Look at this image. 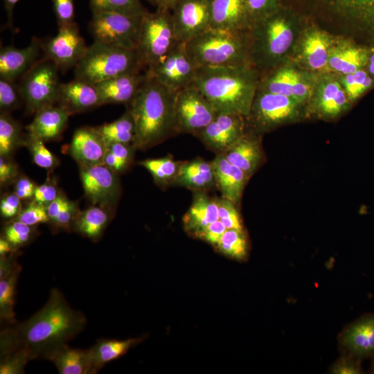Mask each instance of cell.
<instances>
[{
    "label": "cell",
    "mask_w": 374,
    "mask_h": 374,
    "mask_svg": "<svg viewBox=\"0 0 374 374\" xmlns=\"http://www.w3.org/2000/svg\"><path fill=\"white\" fill-rule=\"evenodd\" d=\"M175 93L148 75L128 104L127 111L134 125L132 145L135 149H148L175 134Z\"/></svg>",
    "instance_id": "3957f363"
},
{
    "label": "cell",
    "mask_w": 374,
    "mask_h": 374,
    "mask_svg": "<svg viewBox=\"0 0 374 374\" xmlns=\"http://www.w3.org/2000/svg\"><path fill=\"white\" fill-rule=\"evenodd\" d=\"M108 144L97 127L76 130L70 145L71 154L80 166L104 164Z\"/></svg>",
    "instance_id": "e0dca14e"
},
{
    "label": "cell",
    "mask_w": 374,
    "mask_h": 374,
    "mask_svg": "<svg viewBox=\"0 0 374 374\" xmlns=\"http://www.w3.org/2000/svg\"><path fill=\"white\" fill-rule=\"evenodd\" d=\"M29 361L28 357L21 352L0 357V374H23Z\"/></svg>",
    "instance_id": "681fc988"
},
{
    "label": "cell",
    "mask_w": 374,
    "mask_h": 374,
    "mask_svg": "<svg viewBox=\"0 0 374 374\" xmlns=\"http://www.w3.org/2000/svg\"><path fill=\"white\" fill-rule=\"evenodd\" d=\"M18 170L17 165L10 159L0 156V183L1 186L17 180Z\"/></svg>",
    "instance_id": "11a10c76"
},
{
    "label": "cell",
    "mask_w": 374,
    "mask_h": 374,
    "mask_svg": "<svg viewBox=\"0 0 374 374\" xmlns=\"http://www.w3.org/2000/svg\"><path fill=\"white\" fill-rule=\"evenodd\" d=\"M141 339L125 340L101 339L90 350L93 372L97 373L105 364L124 355L141 341Z\"/></svg>",
    "instance_id": "1f68e13d"
},
{
    "label": "cell",
    "mask_w": 374,
    "mask_h": 374,
    "mask_svg": "<svg viewBox=\"0 0 374 374\" xmlns=\"http://www.w3.org/2000/svg\"><path fill=\"white\" fill-rule=\"evenodd\" d=\"M215 247L223 254L237 260L247 256V243L243 231L226 229Z\"/></svg>",
    "instance_id": "ab89813d"
},
{
    "label": "cell",
    "mask_w": 374,
    "mask_h": 374,
    "mask_svg": "<svg viewBox=\"0 0 374 374\" xmlns=\"http://www.w3.org/2000/svg\"><path fill=\"white\" fill-rule=\"evenodd\" d=\"M197 68L186 53L185 44L179 42L146 73L170 90L177 92L193 84Z\"/></svg>",
    "instance_id": "7c38bea8"
},
{
    "label": "cell",
    "mask_w": 374,
    "mask_h": 374,
    "mask_svg": "<svg viewBox=\"0 0 374 374\" xmlns=\"http://www.w3.org/2000/svg\"><path fill=\"white\" fill-rule=\"evenodd\" d=\"M170 12L179 42L186 43L211 28V0H178Z\"/></svg>",
    "instance_id": "5bb4252c"
},
{
    "label": "cell",
    "mask_w": 374,
    "mask_h": 374,
    "mask_svg": "<svg viewBox=\"0 0 374 374\" xmlns=\"http://www.w3.org/2000/svg\"><path fill=\"white\" fill-rule=\"evenodd\" d=\"M59 194L54 182L48 180L44 184L37 186L31 201L47 206Z\"/></svg>",
    "instance_id": "816d5d0a"
},
{
    "label": "cell",
    "mask_w": 374,
    "mask_h": 374,
    "mask_svg": "<svg viewBox=\"0 0 374 374\" xmlns=\"http://www.w3.org/2000/svg\"><path fill=\"white\" fill-rule=\"evenodd\" d=\"M343 84L348 99L354 101L374 86V79L364 68L345 75Z\"/></svg>",
    "instance_id": "7bdbcfd3"
},
{
    "label": "cell",
    "mask_w": 374,
    "mask_h": 374,
    "mask_svg": "<svg viewBox=\"0 0 374 374\" xmlns=\"http://www.w3.org/2000/svg\"><path fill=\"white\" fill-rule=\"evenodd\" d=\"M259 70L251 64L199 66L193 82L217 113L248 116L260 84Z\"/></svg>",
    "instance_id": "7a4b0ae2"
},
{
    "label": "cell",
    "mask_w": 374,
    "mask_h": 374,
    "mask_svg": "<svg viewBox=\"0 0 374 374\" xmlns=\"http://www.w3.org/2000/svg\"><path fill=\"white\" fill-rule=\"evenodd\" d=\"M341 344L353 355L366 357L374 353V316L364 317L345 330Z\"/></svg>",
    "instance_id": "83f0119b"
},
{
    "label": "cell",
    "mask_w": 374,
    "mask_h": 374,
    "mask_svg": "<svg viewBox=\"0 0 374 374\" xmlns=\"http://www.w3.org/2000/svg\"><path fill=\"white\" fill-rule=\"evenodd\" d=\"M311 8L374 44V0H307Z\"/></svg>",
    "instance_id": "ba28073f"
},
{
    "label": "cell",
    "mask_w": 374,
    "mask_h": 374,
    "mask_svg": "<svg viewBox=\"0 0 374 374\" xmlns=\"http://www.w3.org/2000/svg\"><path fill=\"white\" fill-rule=\"evenodd\" d=\"M348 98L341 84L335 80L324 81L319 89L317 107L321 114L326 117L336 116L348 105Z\"/></svg>",
    "instance_id": "d6a6232c"
},
{
    "label": "cell",
    "mask_w": 374,
    "mask_h": 374,
    "mask_svg": "<svg viewBox=\"0 0 374 374\" xmlns=\"http://www.w3.org/2000/svg\"><path fill=\"white\" fill-rule=\"evenodd\" d=\"M178 0H159L157 8H162L171 10Z\"/></svg>",
    "instance_id": "03108f58"
},
{
    "label": "cell",
    "mask_w": 374,
    "mask_h": 374,
    "mask_svg": "<svg viewBox=\"0 0 374 374\" xmlns=\"http://www.w3.org/2000/svg\"><path fill=\"white\" fill-rule=\"evenodd\" d=\"M245 117L236 114L217 113L215 118L194 135L216 154H222L246 132Z\"/></svg>",
    "instance_id": "9a60e30c"
},
{
    "label": "cell",
    "mask_w": 374,
    "mask_h": 374,
    "mask_svg": "<svg viewBox=\"0 0 374 374\" xmlns=\"http://www.w3.org/2000/svg\"><path fill=\"white\" fill-rule=\"evenodd\" d=\"M222 154L249 177L253 174L262 160V152L258 141L252 134L247 133Z\"/></svg>",
    "instance_id": "4316f807"
},
{
    "label": "cell",
    "mask_w": 374,
    "mask_h": 374,
    "mask_svg": "<svg viewBox=\"0 0 374 374\" xmlns=\"http://www.w3.org/2000/svg\"><path fill=\"white\" fill-rule=\"evenodd\" d=\"M87 318L73 310L64 294L51 290L45 305L22 323L4 327L0 333V357L21 352L30 360L46 356L68 344L85 328Z\"/></svg>",
    "instance_id": "6da1fadb"
},
{
    "label": "cell",
    "mask_w": 374,
    "mask_h": 374,
    "mask_svg": "<svg viewBox=\"0 0 374 374\" xmlns=\"http://www.w3.org/2000/svg\"><path fill=\"white\" fill-rule=\"evenodd\" d=\"M91 12L110 10L142 17L148 11L140 0H89Z\"/></svg>",
    "instance_id": "b9f144b4"
},
{
    "label": "cell",
    "mask_w": 374,
    "mask_h": 374,
    "mask_svg": "<svg viewBox=\"0 0 374 374\" xmlns=\"http://www.w3.org/2000/svg\"><path fill=\"white\" fill-rule=\"evenodd\" d=\"M21 100L24 101L19 85L14 80L0 78L1 113H9L17 109Z\"/></svg>",
    "instance_id": "f6af8a7d"
},
{
    "label": "cell",
    "mask_w": 374,
    "mask_h": 374,
    "mask_svg": "<svg viewBox=\"0 0 374 374\" xmlns=\"http://www.w3.org/2000/svg\"><path fill=\"white\" fill-rule=\"evenodd\" d=\"M217 112L194 85L190 84L175 93L174 132L193 135L208 125Z\"/></svg>",
    "instance_id": "30bf717a"
},
{
    "label": "cell",
    "mask_w": 374,
    "mask_h": 374,
    "mask_svg": "<svg viewBox=\"0 0 374 374\" xmlns=\"http://www.w3.org/2000/svg\"><path fill=\"white\" fill-rule=\"evenodd\" d=\"M22 209L21 199L15 193L3 195L0 202V212L3 217L14 219Z\"/></svg>",
    "instance_id": "f5cc1de1"
},
{
    "label": "cell",
    "mask_w": 374,
    "mask_h": 374,
    "mask_svg": "<svg viewBox=\"0 0 374 374\" xmlns=\"http://www.w3.org/2000/svg\"><path fill=\"white\" fill-rule=\"evenodd\" d=\"M107 144L122 143L133 144L134 125L130 112H127L117 120L97 127Z\"/></svg>",
    "instance_id": "8d00e7d4"
},
{
    "label": "cell",
    "mask_w": 374,
    "mask_h": 374,
    "mask_svg": "<svg viewBox=\"0 0 374 374\" xmlns=\"http://www.w3.org/2000/svg\"><path fill=\"white\" fill-rule=\"evenodd\" d=\"M19 1L20 0H3V6L7 15L8 26H12L14 8Z\"/></svg>",
    "instance_id": "6125c7cd"
},
{
    "label": "cell",
    "mask_w": 374,
    "mask_h": 374,
    "mask_svg": "<svg viewBox=\"0 0 374 374\" xmlns=\"http://www.w3.org/2000/svg\"><path fill=\"white\" fill-rule=\"evenodd\" d=\"M145 71L136 49L97 42L75 66V78L96 84L119 75Z\"/></svg>",
    "instance_id": "5b68a950"
},
{
    "label": "cell",
    "mask_w": 374,
    "mask_h": 374,
    "mask_svg": "<svg viewBox=\"0 0 374 374\" xmlns=\"http://www.w3.org/2000/svg\"><path fill=\"white\" fill-rule=\"evenodd\" d=\"M372 48L347 44L330 50L328 65L344 75L365 68Z\"/></svg>",
    "instance_id": "f546056e"
},
{
    "label": "cell",
    "mask_w": 374,
    "mask_h": 374,
    "mask_svg": "<svg viewBox=\"0 0 374 374\" xmlns=\"http://www.w3.org/2000/svg\"><path fill=\"white\" fill-rule=\"evenodd\" d=\"M24 141L20 124L8 113H1L0 156L10 157Z\"/></svg>",
    "instance_id": "74e56055"
},
{
    "label": "cell",
    "mask_w": 374,
    "mask_h": 374,
    "mask_svg": "<svg viewBox=\"0 0 374 374\" xmlns=\"http://www.w3.org/2000/svg\"><path fill=\"white\" fill-rule=\"evenodd\" d=\"M365 69L368 74L374 79V48H372L368 57V62L365 66Z\"/></svg>",
    "instance_id": "e7e4bbea"
},
{
    "label": "cell",
    "mask_w": 374,
    "mask_h": 374,
    "mask_svg": "<svg viewBox=\"0 0 374 374\" xmlns=\"http://www.w3.org/2000/svg\"><path fill=\"white\" fill-rule=\"evenodd\" d=\"M219 220L226 229L243 231V226L236 205L224 199H217Z\"/></svg>",
    "instance_id": "7dc6e473"
},
{
    "label": "cell",
    "mask_w": 374,
    "mask_h": 374,
    "mask_svg": "<svg viewBox=\"0 0 374 374\" xmlns=\"http://www.w3.org/2000/svg\"><path fill=\"white\" fill-rule=\"evenodd\" d=\"M258 89L287 96L301 103L308 99L312 89L301 75L293 69H281L260 79Z\"/></svg>",
    "instance_id": "44dd1931"
},
{
    "label": "cell",
    "mask_w": 374,
    "mask_h": 374,
    "mask_svg": "<svg viewBox=\"0 0 374 374\" xmlns=\"http://www.w3.org/2000/svg\"><path fill=\"white\" fill-rule=\"evenodd\" d=\"M80 177L85 195L94 204L109 208L120 194L116 172L105 164L80 166Z\"/></svg>",
    "instance_id": "2e32d148"
},
{
    "label": "cell",
    "mask_w": 374,
    "mask_h": 374,
    "mask_svg": "<svg viewBox=\"0 0 374 374\" xmlns=\"http://www.w3.org/2000/svg\"><path fill=\"white\" fill-rule=\"evenodd\" d=\"M58 67L44 57L37 61L22 76L19 84L28 114L36 113L57 102L59 88Z\"/></svg>",
    "instance_id": "52a82bcc"
},
{
    "label": "cell",
    "mask_w": 374,
    "mask_h": 374,
    "mask_svg": "<svg viewBox=\"0 0 374 374\" xmlns=\"http://www.w3.org/2000/svg\"><path fill=\"white\" fill-rule=\"evenodd\" d=\"M211 164L222 197L235 205L239 204L249 177L241 169L231 163L222 154H216Z\"/></svg>",
    "instance_id": "7402d4cb"
},
{
    "label": "cell",
    "mask_w": 374,
    "mask_h": 374,
    "mask_svg": "<svg viewBox=\"0 0 374 374\" xmlns=\"http://www.w3.org/2000/svg\"><path fill=\"white\" fill-rule=\"evenodd\" d=\"M26 126L28 134L44 142L57 139L64 132L70 114L62 107L48 106L35 113Z\"/></svg>",
    "instance_id": "cb8c5ba5"
},
{
    "label": "cell",
    "mask_w": 374,
    "mask_h": 374,
    "mask_svg": "<svg viewBox=\"0 0 374 374\" xmlns=\"http://www.w3.org/2000/svg\"><path fill=\"white\" fill-rule=\"evenodd\" d=\"M179 42L170 10L157 8L142 18L136 51L145 71L169 53Z\"/></svg>",
    "instance_id": "8992f818"
},
{
    "label": "cell",
    "mask_w": 374,
    "mask_h": 374,
    "mask_svg": "<svg viewBox=\"0 0 374 374\" xmlns=\"http://www.w3.org/2000/svg\"><path fill=\"white\" fill-rule=\"evenodd\" d=\"M14 219L30 226L48 223L49 221L46 206L33 201H30L25 208H22L19 215Z\"/></svg>",
    "instance_id": "c3c4849f"
},
{
    "label": "cell",
    "mask_w": 374,
    "mask_h": 374,
    "mask_svg": "<svg viewBox=\"0 0 374 374\" xmlns=\"http://www.w3.org/2000/svg\"><path fill=\"white\" fill-rule=\"evenodd\" d=\"M19 253V252L17 251L0 257V279L11 273L19 265L17 261Z\"/></svg>",
    "instance_id": "91938a15"
},
{
    "label": "cell",
    "mask_w": 374,
    "mask_h": 374,
    "mask_svg": "<svg viewBox=\"0 0 374 374\" xmlns=\"http://www.w3.org/2000/svg\"><path fill=\"white\" fill-rule=\"evenodd\" d=\"M36 226H30L12 219L3 227L1 235L10 242L13 250L17 251L30 242L36 235Z\"/></svg>",
    "instance_id": "60d3db41"
},
{
    "label": "cell",
    "mask_w": 374,
    "mask_h": 374,
    "mask_svg": "<svg viewBox=\"0 0 374 374\" xmlns=\"http://www.w3.org/2000/svg\"><path fill=\"white\" fill-rule=\"evenodd\" d=\"M52 3L58 26L75 21L73 0H52Z\"/></svg>",
    "instance_id": "f907efd6"
},
{
    "label": "cell",
    "mask_w": 374,
    "mask_h": 374,
    "mask_svg": "<svg viewBox=\"0 0 374 374\" xmlns=\"http://www.w3.org/2000/svg\"><path fill=\"white\" fill-rule=\"evenodd\" d=\"M37 185L26 176L20 177L15 180L14 193L21 200L33 199Z\"/></svg>",
    "instance_id": "9f6ffc18"
},
{
    "label": "cell",
    "mask_w": 374,
    "mask_h": 374,
    "mask_svg": "<svg viewBox=\"0 0 374 374\" xmlns=\"http://www.w3.org/2000/svg\"><path fill=\"white\" fill-rule=\"evenodd\" d=\"M279 1L280 0H245L250 28L276 11L279 8Z\"/></svg>",
    "instance_id": "bcb514c9"
},
{
    "label": "cell",
    "mask_w": 374,
    "mask_h": 374,
    "mask_svg": "<svg viewBox=\"0 0 374 374\" xmlns=\"http://www.w3.org/2000/svg\"><path fill=\"white\" fill-rule=\"evenodd\" d=\"M143 17L116 11H94L89 30L94 42L136 49Z\"/></svg>",
    "instance_id": "9c48e42d"
},
{
    "label": "cell",
    "mask_w": 374,
    "mask_h": 374,
    "mask_svg": "<svg viewBox=\"0 0 374 374\" xmlns=\"http://www.w3.org/2000/svg\"><path fill=\"white\" fill-rule=\"evenodd\" d=\"M45 359L52 362L60 374H93L89 348H73L66 344Z\"/></svg>",
    "instance_id": "484cf974"
},
{
    "label": "cell",
    "mask_w": 374,
    "mask_h": 374,
    "mask_svg": "<svg viewBox=\"0 0 374 374\" xmlns=\"http://www.w3.org/2000/svg\"><path fill=\"white\" fill-rule=\"evenodd\" d=\"M30 151L33 162L45 169H52L58 165L56 157L46 147L44 141L28 134L24 141Z\"/></svg>",
    "instance_id": "ee69618b"
},
{
    "label": "cell",
    "mask_w": 374,
    "mask_h": 374,
    "mask_svg": "<svg viewBox=\"0 0 374 374\" xmlns=\"http://www.w3.org/2000/svg\"><path fill=\"white\" fill-rule=\"evenodd\" d=\"M139 163L151 173L158 184L163 186L173 183L179 166L169 157L145 159Z\"/></svg>",
    "instance_id": "f35d334b"
},
{
    "label": "cell",
    "mask_w": 374,
    "mask_h": 374,
    "mask_svg": "<svg viewBox=\"0 0 374 374\" xmlns=\"http://www.w3.org/2000/svg\"><path fill=\"white\" fill-rule=\"evenodd\" d=\"M226 230L224 225L217 220L206 226L196 237L215 246Z\"/></svg>",
    "instance_id": "db71d44e"
},
{
    "label": "cell",
    "mask_w": 374,
    "mask_h": 374,
    "mask_svg": "<svg viewBox=\"0 0 374 374\" xmlns=\"http://www.w3.org/2000/svg\"><path fill=\"white\" fill-rule=\"evenodd\" d=\"M298 105L290 97L258 88L245 119L254 131L264 132L294 118Z\"/></svg>",
    "instance_id": "8fae6325"
},
{
    "label": "cell",
    "mask_w": 374,
    "mask_h": 374,
    "mask_svg": "<svg viewBox=\"0 0 374 374\" xmlns=\"http://www.w3.org/2000/svg\"><path fill=\"white\" fill-rule=\"evenodd\" d=\"M42 48V42L34 38L31 43L18 48L7 46L0 51V78L14 80L23 76L37 62Z\"/></svg>",
    "instance_id": "d6986e66"
},
{
    "label": "cell",
    "mask_w": 374,
    "mask_h": 374,
    "mask_svg": "<svg viewBox=\"0 0 374 374\" xmlns=\"http://www.w3.org/2000/svg\"><path fill=\"white\" fill-rule=\"evenodd\" d=\"M372 371H373V373H374V360H373V362Z\"/></svg>",
    "instance_id": "003e7915"
},
{
    "label": "cell",
    "mask_w": 374,
    "mask_h": 374,
    "mask_svg": "<svg viewBox=\"0 0 374 374\" xmlns=\"http://www.w3.org/2000/svg\"><path fill=\"white\" fill-rule=\"evenodd\" d=\"M133 145L122 143H112L108 145V150L112 152L121 161L128 166L132 155Z\"/></svg>",
    "instance_id": "680465c9"
},
{
    "label": "cell",
    "mask_w": 374,
    "mask_h": 374,
    "mask_svg": "<svg viewBox=\"0 0 374 374\" xmlns=\"http://www.w3.org/2000/svg\"><path fill=\"white\" fill-rule=\"evenodd\" d=\"M104 164L116 172H119L124 170L127 166L121 161L112 152L109 150L105 157Z\"/></svg>",
    "instance_id": "94428289"
},
{
    "label": "cell",
    "mask_w": 374,
    "mask_h": 374,
    "mask_svg": "<svg viewBox=\"0 0 374 374\" xmlns=\"http://www.w3.org/2000/svg\"><path fill=\"white\" fill-rule=\"evenodd\" d=\"M332 373L357 374L361 373L359 364L348 357H342L332 366Z\"/></svg>",
    "instance_id": "6f0895ef"
},
{
    "label": "cell",
    "mask_w": 374,
    "mask_h": 374,
    "mask_svg": "<svg viewBox=\"0 0 374 374\" xmlns=\"http://www.w3.org/2000/svg\"><path fill=\"white\" fill-rule=\"evenodd\" d=\"M146 71L119 75L96 84L101 104H129L146 80Z\"/></svg>",
    "instance_id": "ffe728a7"
},
{
    "label": "cell",
    "mask_w": 374,
    "mask_h": 374,
    "mask_svg": "<svg viewBox=\"0 0 374 374\" xmlns=\"http://www.w3.org/2000/svg\"><path fill=\"white\" fill-rule=\"evenodd\" d=\"M184 44L186 53L197 67L251 64L249 30L211 27Z\"/></svg>",
    "instance_id": "277c9868"
},
{
    "label": "cell",
    "mask_w": 374,
    "mask_h": 374,
    "mask_svg": "<svg viewBox=\"0 0 374 374\" xmlns=\"http://www.w3.org/2000/svg\"><path fill=\"white\" fill-rule=\"evenodd\" d=\"M110 220L108 208L98 205L91 206L80 211L73 226V229L82 235L98 241Z\"/></svg>",
    "instance_id": "4dcf8cb0"
},
{
    "label": "cell",
    "mask_w": 374,
    "mask_h": 374,
    "mask_svg": "<svg viewBox=\"0 0 374 374\" xmlns=\"http://www.w3.org/2000/svg\"><path fill=\"white\" fill-rule=\"evenodd\" d=\"M57 103L70 115L102 105L96 86L78 78L60 84Z\"/></svg>",
    "instance_id": "ac0fdd59"
},
{
    "label": "cell",
    "mask_w": 374,
    "mask_h": 374,
    "mask_svg": "<svg viewBox=\"0 0 374 374\" xmlns=\"http://www.w3.org/2000/svg\"><path fill=\"white\" fill-rule=\"evenodd\" d=\"M21 271L18 265L8 275L0 279V321L1 324L13 325L17 322L14 311L16 286Z\"/></svg>",
    "instance_id": "d590c367"
},
{
    "label": "cell",
    "mask_w": 374,
    "mask_h": 374,
    "mask_svg": "<svg viewBox=\"0 0 374 374\" xmlns=\"http://www.w3.org/2000/svg\"><path fill=\"white\" fill-rule=\"evenodd\" d=\"M172 184L194 191H204L216 184L213 166L203 159L179 163Z\"/></svg>",
    "instance_id": "f1b7e54d"
},
{
    "label": "cell",
    "mask_w": 374,
    "mask_h": 374,
    "mask_svg": "<svg viewBox=\"0 0 374 374\" xmlns=\"http://www.w3.org/2000/svg\"><path fill=\"white\" fill-rule=\"evenodd\" d=\"M330 49L326 35L313 30L304 39L303 53L308 66L314 70H322L328 65Z\"/></svg>",
    "instance_id": "836d02e7"
},
{
    "label": "cell",
    "mask_w": 374,
    "mask_h": 374,
    "mask_svg": "<svg viewBox=\"0 0 374 374\" xmlns=\"http://www.w3.org/2000/svg\"><path fill=\"white\" fill-rule=\"evenodd\" d=\"M42 48L46 58L64 70L75 66L87 46L74 21L58 26L57 35L42 44Z\"/></svg>",
    "instance_id": "4fadbf2b"
},
{
    "label": "cell",
    "mask_w": 374,
    "mask_h": 374,
    "mask_svg": "<svg viewBox=\"0 0 374 374\" xmlns=\"http://www.w3.org/2000/svg\"><path fill=\"white\" fill-rule=\"evenodd\" d=\"M14 251L10 242L1 235L0 238V257L7 256Z\"/></svg>",
    "instance_id": "be15d7a7"
},
{
    "label": "cell",
    "mask_w": 374,
    "mask_h": 374,
    "mask_svg": "<svg viewBox=\"0 0 374 374\" xmlns=\"http://www.w3.org/2000/svg\"><path fill=\"white\" fill-rule=\"evenodd\" d=\"M211 27L231 30H249L245 0H211Z\"/></svg>",
    "instance_id": "603a6c76"
},
{
    "label": "cell",
    "mask_w": 374,
    "mask_h": 374,
    "mask_svg": "<svg viewBox=\"0 0 374 374\" xmlns=\"http://www.w3.org/2000/svg\"><path fill=\"white\" fill-rule=\"evenodd\" d=\"M46 210L48 223L52 227L67 231L73 229V223L80 213L77 204L60 193L46 206Z\"/></svg>",
    "instance_id": "e575fe53"
},
{
    "label": "cell",
    "mask_w": 374,
    "mask_h": 374,
    "mask_svg": "<svg viewBox=\"0 0 374 374\" xmlns=\"http://www.w3.org/2000/svg\"><path fill=\"white\" fill-rule=\"evenodd\" d=\"M219 220L217 199L204 191H195L192 204L183 217L184 229L196 237L208 224Z\"/></svg>",
    "instance_id": "d4e9b609"
}]
</instances>
